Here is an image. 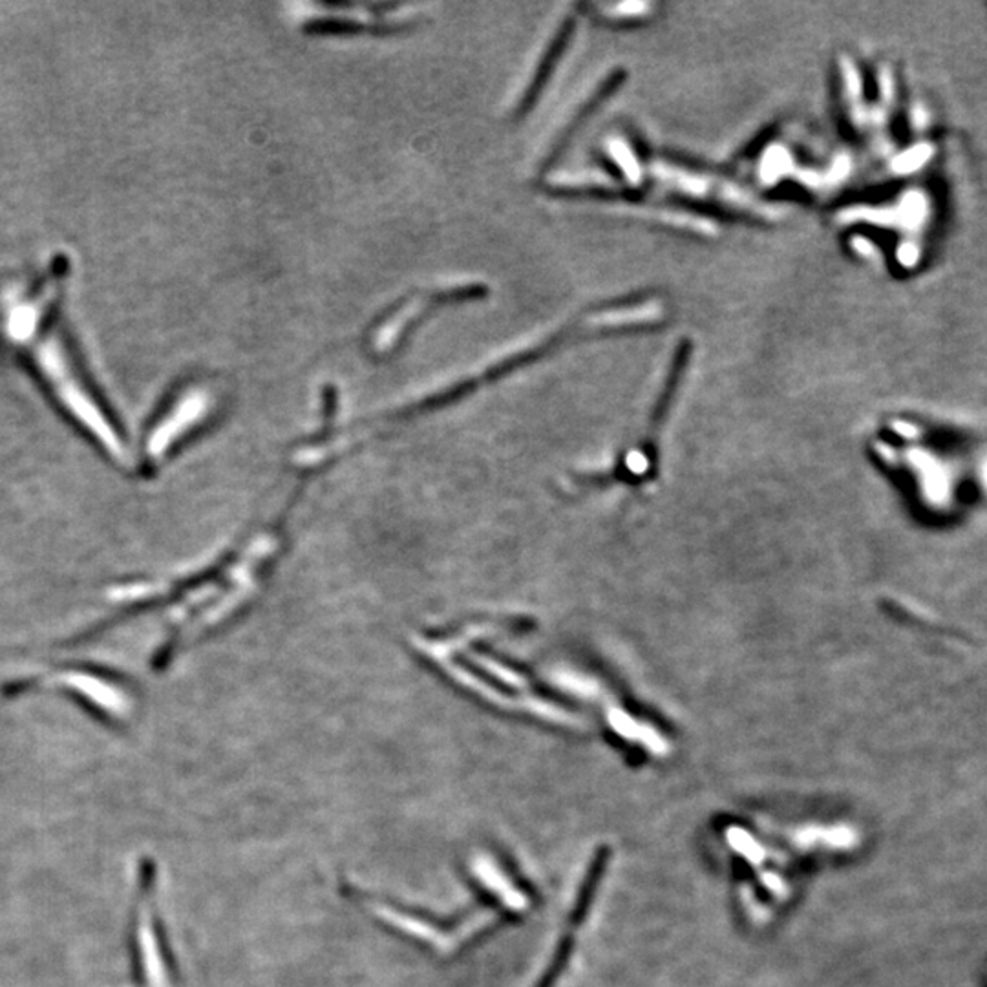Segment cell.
<instances>
[{
  "label": "cell",
  "instance_id": "cell-1",
  "mask_svg": "<svg viewBox=\"0 0 987 987\" xmlns=\"http://www.w3.org/2000/svg\"><path fill=\"white\" fill-rule=\"evenodd\" d=\"M69 263L0 274V359L30 373L48 399L106 454L123 457L125 439L90 375L83 350L63 315Z\"/></svg>",
  "mask_w": 987,
  "mask_h": 987
}]
</instances>
